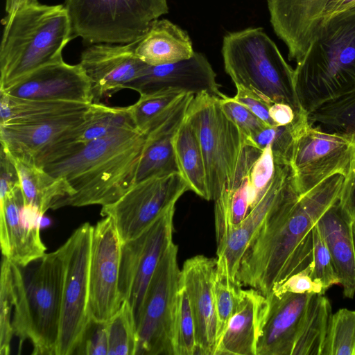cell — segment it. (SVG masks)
Segmentation results:
<instances>
[{
  "label": "cell",
  "instance_id": "obj_3",
  "mask_svg": "<svg viewBox=\"0 0 355 355\" xmlns=\"http://www.w3.org/2000/svg\"><path fill=\"white\" fill-rule=\"evenodd\" d=\"M294 70L297 98L309 115L355 92V7L323 21Z\"/></svg>",
  "mask_w": 355,
  "mask_h": 355
},
{
  "label": "cell",
  "instance_id": "obj_31",
  "mask_svg": "<svg viewBox=\"0 0 355 355\" xmlns=\"http://www.w3.org/2000/svg\"><path fill=\"white\" fill-rule=\"evenodd\" d=\"M331 306L322 294H313L300 325L292 355H322L331 318Z\"/></svg>",
  "mask_w": 355,
  "mask_h": 355
},
{
  "label": "cell",
  "instance_id": "obj_28",
  "mask_svg": "<svg viewBox=\"0 0 355 355\" xmlns=\"http://www.w3.org/2000/svg\"><path fill=\"white\" fill-rule=\"evenodd\" d=\"M9 158L17 174L24 202L37 207L42 215L70 195L62 178L52 176L33 162Z\"/></svg>",
  "mask_w": 355,
  "mask_h": 355
},
{
  "label": "cell",
  "instance_id": "obj_15",
  "mask_svg": "<svg viewBox=\"0 0 355 355\" xmlns=\"http://www.w3.org/2000/svg\"><path fill=\"white\" fill-rule=\"evenodd\" d=\"M121 241L113 219L105 216L93 226L90 261V318L107 322L119 309V291Z\"/></svg>",
  "mask_w": 355,
  "mask_h": 355
},
{
  "label": "cell",
  "instance_id": "obj_35",
  "mask_svg": "<svg viewBox=\"0 0 355 355\" xmlns=\"http://www.w3.org/2000/svg\"><path fill=\"white\" fill-rule=\"evenodd\" d=\"M241 287L238 281L232 280L225 271L216 268L214 291L217 320V345L237 308Z\"/></svg>",
  "mask_w": 355,
  "mask_h": 355
},
{
  "label": "cell",
  "instance_id": "obj_30",
  "mask_svg": "<svg viewBox=\"0 0 355 355\" xmlns=\"http://www.w3.org/2000/svg\"><path fill=\"white\" fill-rule=\"evenodd\" d=\"M0 125L28 123L80 112L90 104L60 101H39L0 92Z\"/></svg>",
  "mask_w": 355,
  "mask_h": 355
},
{
  "label": "cell",
  "instance_id": "obj_38",
  "mask_svg": "<svg viewBox=\"0 0 355 355\" xmlns=\"http://www.w3.org/2000/svg\"><path fill=\"white\" fill-rule=\"evenodd\" d=\"M11 262L3 257L0 280V354L8 355L14 336L12 327L13 312Z\"/></svg>",
  "mask_w": 355,
  "mask_h": 355
},
{
  "label": "cell",
  "instance_id": "obj_43",
  "mask_svg": "<svg viewBox=\"0 0 355 355\" xmlns=\"http://www.w3.org/2000/svg\"><path fill=\"white\" fill-rule=\"evenodd\" d=\"M107 322L90 318L73 354L107 355Z\"/></svg>",
  "mask_w": 355,
  "mask_h": 355
},
{
  "label": "cell",
  "instance_id": "obj_46",
  "mask_svg": "<svg viewBox=\"0 0 355 355\" xmlns=\"http://www.w3.org/2000/svg\"><path fill=\"white\" fill-rule=\"evenodd\" d=\"M339 204L347 216L355 221V169L346 178Z\"/></svg>",
  "mask_w": 355,
  "mask_h": 355
},
{
  "label": "cell",
  "instance_id": "obj_29",
  "mask_svg": "<svg viewBox=\"0 0 355 355\" xmlns=\"http://www.w3.org/2000/svg\"><path fill=\"white\" fill-rule=\"evenodd\" d=\"M178 171L190 191L209 200L204 157L196 134L186 116L173 139Z\"/></svg>",
  "mask_w": 355,
  "mask_h": 355
},
{
  "label": "cell",
  "instance_id": "obj_16",
  "mask_svg": "<svg viewBox=\"0 0 355 355\" xmlns=\"http://www.w3.org/2000/svg\"><path fill=\"white\" fill-rule=\"evenodd\" d=\"M40 210L24 202L19 185L0 195V243L3 257L26 266L42 258L46 248L40 236Z\"/></svg>",
  "mask_w": 355,
  "mask_h": 355
},
{
  "label": "cell",
  "instance_id": "obj_44",
  "mask_svg": "<svg viewBox=\"0 0 355 355\" xmlns=\"http://www.w3.org/2000/svg\"><path fill=\"white\" fill-rule=\"evenodd\" d=\"M311 270L312 264L311 263L304 270L292 275L284 281L275 284L272 287L270 293L277 296L286 293L324 295L326 291L320 282L313 279Z\"/></svg>",
  "mask_w": 355,
  "mask_h": 355
},
{
  "label": "cell",
  "instance_id": "obj_42",
  "mask_svg": "<svg viewBox=\"0 0 355 355\" xmlns=\"http://www.w3.org/2000/svg\"><path fill=\"white\" fill-rule=\"evenodd\" d=\"M275 171V158L268 145L263 150L250 172V187L257 203L268 190Z\"/></svg>",
  "mask_w": 355,
  "mask_h": 355
},
{
  "label": "cell",
  "instance_id": "obj_17",
  "mask_svg": "<svg viewBox=\"0 0 355 355\" xmlns=\"http://www.w3.org/2000/svg\"><path fill=\"white\" fill-rule=\"evenodd\" d=\"M0 92L31 100L94 102L92 83L80 63L64 60L40 67Z\"/></svg>",
  "mask_w": 355,
  "mask_h": 355
},
{
  "label": "cell",
  "instance_id": "obj_22",
  "mask_svg": "<svg viewBox=\"0 0 355 355\" xmlns=\"http://www.w3.org/2000/svg\"><path fill=\"white\" fill-rule=\"evenodd\" d=\"M183 94L148 126L146 139L137 170L135 184L147 178L178 172L173 139L184 121L194 97Z\"/></svg>",
  "mask_w": 355,
  "mask_h": 355
},
{
  "label": "cell",
  "instance_id": "obj_2",
  "mask_svg": "<svg viewBox=\"0 0 355 355\" xmlns=\"http://www.w3.org/2000/svg\"><path fill=\"white\" fill-rule=\"evenodd\" d=\"M146 139L137 128H123L88 142L42 168L60 178L70 195L53 209L64 206H103L119 199L134 184Z\"/></svg>",
  "mask_w": 355,
  "mask_h": 355
},
{
  "label": "cell",
  "instance_id": "obj_18",
  "mask_svg": "<svg viewBox=\"0 0 355 355\" xmlns=\"http://www.w3.org/2000/svg\"><path fill=\"white\" fill-rule=\"evenodd\" d=\"M138 40L94 44L82 52L80 64L92 83L94 103L125 89L148 65L136 55Z\"/></svg>",
  "mask_w": 355,
  "mask_h": 355
},
{
  "label": "cell",
  "instance_id": "obj_49",
  "mask_svg": "<svg viewBox=\"0 0 355 355\" xmlns=\"http://www.w3.org/2000/svg\"><path fill=\"white\" fill-rule=\"evenodd\" d=\"M38 4H40L38 0H6L5 10L8 15L20 9Z\"/></svg>",
  "mask_w": 355,
  "mask_h": 355
},
{
  "label": "cell",
  "instance_id": "obj_50",
  "mask_svg": "<svg viewBox=\"0 0 355 355\" xmlns=\"http://www.w3.org/2000/svg\"><path fill=\"white\" fill-rule=\"evenodd\" d=\"M352 234H353V240H354V244L355 248V221H353L352 223Z\"/></svg>",
  "mask_w": 355,
  "mask_h": 355
},
{
  "label": "cell",
  "instance_id": "obj_24",
  "mask_svg": "<svg viewBox=\"0 0 355 355\" xmlns=\"http://www.w3.org/2000/svg\"><path fill=\"white\" fill-rule=\"evenodd\" d=\"M314 293L267 295L268 309L257 355H292L297 336Z\"/></svg>",
  "mask_w": 355,
  "mask_h": 355
},
{
  "label": "cell",
  "instance_id": "obj_48",
  "mask_svg": "<svg viewBox=\"0 0 355 355\" xmlns=\"http://www.w3.org/2000/svg\"><path fill=\"white\" fill-rule=\"evenodd\" d=\"M354 7L355 0H329L322 15V23L331 16Z\"/></svg>",
  "mask_w": 355,
  "mask_h": 355
},
{
  "label": "cell",
  "instance_id": "obj_12",
  "mask_svg": "<svg viewBox=\"0 0 355 355\" xmlns=\"http://www.w3.org/2000/svg\"><path fill=\"white\" fill-rule=\"evenodd\" d=\"M89 109L40 121L0 125L1 150L10 158L43 167L75 147Z\"/></svg>",
  "mask_w": 355,
  "mask_h": 355
},
{
  "label": "cell",
  "instance_id": "obj_27",
  "mask_svg": "<svg viewBox=\"0 0 355 355\" xmlns=\"http://www.w3.org/2000/svg\"><path fill=\"white\" fill-rule=\"evenodd\" d=\"M194 52L188 33L166 19L153 21L135 49L137 56L150 66L189 59Z\"/></svg>",
  "mask_w": 355,
  "mask_h": 355
},
{
  "label": "cell",
  "instance_id": "obj_25",
  "mask_svg": "<svg viewBox=\"0 0 355 355\" xmlns=\"http://www.w3.org/2000/svg\"><path fill=\"white\" fill-rule=\"evenodd\" d=\"M268 309L266 295L256 289H242L237 308L220 340L215 355H257Z\"/></svg>",
  "mask_w": 355,
  "mask_h": 355
},
{
  "label": "cell",
  "instance_id": "obj_36",
  "mask_svg": "<svg viewBox=\"0 0 355 355\" xmlns=\"http://www.w3.org/2000/svg\"><path fill=\"white\" fill-rule=\"evenodd\" d=\"M174 351L175 355H195L196 352L193 317L181 277L174 324Z\"/></svg>",
  "mask_w": 355,
  "mask_h": 355
},
{
  "label": "cell",
  "instance_id": "obj_20",
  "mask_svg": "<svg viewBox=\"0 0 355 355\" xmlns=\"http://www.w3.org/2000/svg\"><path fill=\"white\" fill-rule=\"evenodd\" d=\"M140 95L173 90L194 95L207 92L219 98L225 94L220 90L216 74L207 58L194 52L189 59L177 62L147 65L140 76L128 83Z\"/></svg>",
  "mask_w": 355,
  "mask_h": 355
},
{
  "label": "cell",
  "instance_id": "obj_21",
  "mask_svg": "<svg viewBox=\"0 0 355 355\" xmlns=\"http://www.w3.org/2000/svg\"><path fill=\"white\" fill-rule=\"evenodd\" d=\"M275 162V171L268 190L241 223L217 245L216 266L224 270L234 281H237L236 276L241 258L254 234L293 185L290 164Z\"/></svg>",
  "mask_w": 355,
  "mask_h": 355
},
{
  "label": "cell",
  "instance_id": "obj_33",
  "mask_svg": "<svg viewBox=\"0 0 355 355\" xmlns=\"http://www.w3.org/2000/svg\"><path fill=\"white\" fill-rule=\"evenodd\" d=\"M107 355H135L137 331L132 313L123 301L118 311L107 321Z\"/></svg>",
  "mask_w": 355,
  "mask_h": 355
},
{
  "label": "cell",
  "instance_id": "obj_14",
  "mask_svg": "<svg viewBox=\"0 0 355 355\" xmlns=\"http://www.w3.org/2000/svg\"><path fill=\"white\" fill-rule=\"evenodd\" d=\"M187 191L189 187L178 172L149 178L103 206L101 215L113 219L123 243L140 234Z\"/></svg>",
  "mask_w": 355,
  "mask_h": 355
},
{
  "label": "cell",
  "instance_id": "obj_5",
  "mask_svg": "<svg viewBox=\"0 0 355 355\" xmlns=\"http://www.w3.org/2000/svg\"><path fill=\"white\" fill-rule=\"evenodd\" d=\"M0 46V91L34 70L62 61V50L72 39L64 5L38 4L6 15Z\"/></svg>",
  "mask_w": 355,
  "mask_h": 355
},
{
  "label": "cell",
  "instance_id": "obj_4",
  "mask_svg": "<svg viewBox=\"0 0 355 355\" xmlns=\"http://www.w3.org/2000/svg\"><path fill=\"white\" fill-rule=\"evenodd\" d=\"M11 275L12 327L19 339V350L28 340L33 345L32 354L55 355L64 276L60 248L26 266L11 262Z\"/></svg>",
  "mask_w": 355,
  "mask_h": 355
},
{
  "label": "cell",
  "instance_id": "obj_40",
  "mask_svg": "<svg viewBox=\"0 0 355 355\" xmlns=\"http://www.w3.org/2000/svg\"><path fill=\"white\" fill-rule=\"evenodd\" d=\"M311 276L320 282L327 291L333 285L340 284L333 260L318 223L313 230Z\"/></svg>",
  "mask_w": 355,
  "mask_h": 355
},
{
  "label": "cell",
  "instance_id": "obj_37",
  "mask_svg": "<svg viewBox=\"0 0 355 355\" xmlns=\"http://www.w3.org/2000/svg\"><path fill=\"white\" fill-rule=\"evenodd\" d=\"M183 94L167 90L140 95L139 100L129 106L135 127L144 133L150 124Z\"/></svg>",
  "mask_w": 355,
  "mask_h": 355
},
{
  "label": "cell",
  "instance_id": "obj_19",
  "mask_svg": "<svg viewBox=\"0 0 355 355\" xmlns=\"http://www.w3.org/2000/svg\"><path fill=\"white\" fill-rule=\"evenodd\" d=\"M216 259L196 255L181 269V281L189 297L195 326L196 354L215 355L217 320L214 284Z\"/></svg>",
  "mask_w": 355,
  "mask_h": 355
},
{
  "label": "cell",
  "instance_id": "obj_47",
  "mask_svg": "<svg viewBox=\"0 0 355 355\" xmlns=\"http://www.w3.org/2000/svg\"><path fill=\"white\" fill-rule=\"evenodd\" d=\"M269 114L277 125H286L291 123L295 117L293 109L284 103H272L269 108Z\"/></svg>",
  "mask_w": 355,
  "mask_h": 355
},
{
  "label": "cell",
  "instance_id": "obj_6",
  "mask_svg": "<svg viewBox=\"0 0 355 355\" xmlns=\"http://www.w3.org/2000/svg\"><path fill=\"white\" fill-rule=\"evenodd\" d=\"M224 69L234 85L271 103L289 105L295 114L304 111L295 89V70L261 28L226 34L223 40Z\"/></svg>",
  "mask_w": 355,
  "mask_h": 355
},
{
  "label": "cell",
  "instance_id": "obj_10",
  "mask_svg": "<svg viewBox=\"0 0 355 355\" xmlns=\"http://www.w3.org/2000/svg\"><path fill=\"white\" fill-rule=\"evenodd\" d=\"M173 242L148 285L137 326L135 355H175L174 324L181 270Z\"/></svg>",
  "mask_w": 355,
  "mask_h": 355
},
{
  "label": "cell",
  "instance_id": "obj_7",
  "mask_svg": "<svg viewBox=\"0 0 355 355\" xmlns=\"http://www.w3.org/2000/svg\"><path fill=\"white\" fill-rule=\"evenodd\" d=\"M186 118L198 139L204 157L209 200L235 189L248 174L241 167L249 145H254L224 113L219 98L194 96Z\"/></svg>",
  "mask_w": 355,
  "mask_h": 355
},
{
  "label": "cell",
  "instance_id": "obj_26",
  "mask_svg": "<svg viewBox=\"0 0 355 355\" xmlns=\"http://www.w3.org/2000/svg\"><path fill=\"white\" fill-rule=\"evenodd\" d=\"M352 223L340 207L339 200L331 206L317 223L331 254L343 294L348 298H352L355 294Z\"/></svg>",
  "mask_w": 355,
  "mask_h": 355
},
{
  "label": "cell",
  "instance_id": "obj_11",
  "mask_svg": "<svg viewBox=\"0 0 355 355\" xmlns=\"http://www.w3.org/2000/svg\"><path fill=\"white\" fill-rule=\"evenodd\" d=\"M93 226H79L60 247L64 264L60 334L55 355H71L80 340L89 312V261Z\"/></svg>",
  "mask_w": 355,
  "mask_h": 355
},
{
  "label": "cell",
  "instance_id": "obj_13",
  "mask_svg": "<svg viewBox=\"0 0 355 355\" xmlns=\"http://www.w3.org/2000/svg\"><path fill=\"white\" fill-rule=\"evenodd\" d=\"M175 205L161 214L137 236L121 243L119 291L130 307L135 324L139 320L146 291L157 265L173 241Z\"/></svg>",
  "mask_w": 355,
  "mask_h": 355
},
{
  "label": "cell",
  "instance_id": "obj_1",
  "mask_svg": "<svg viewBox=\"0 0 355 355\" xmlns=\"http://www.w3.org/2000/svg\"><path fill=\"white\" fill-rule=\"evenodd\" d=\"M345 177L334 175L303 195L294 185L274 207L249 243L236 276L241 286L268 295L272 287L312 261V230L340 198Z\"/></svg>",
  "mask_w": 355,
  "mask_h": 355
},
{
  "label": "cell",
  "instance_id": "obj_41",
  "mask_svg": "<svg viewBox=\"0 0 355 355\" xmlns=\"http://www.w3.org/2000/svg\"><path fill=\"white\" fill-rule=\"evenodd\" d=\"M219 103L226 116L237 125L243 135L253 144L254 137L265 128L269 127L247 107L236 101L233 97L225 95L219 98Z\"/></svg>",
  "mask_w": 355,
  "mask_h": 355
},
{
  "label": "cell",
  "instance_id": "obj_8",
  "mask_svg": "<svg viewBox=\"0 0 355 355\" xmlns=\"http://www.w3.org/2000/svg\"><path fill=\"white\" fill-rule=\"evenodd\" d=\"M73 37L88 44H126L168 12L167 0H65Z\"/></svg>",
  "mask_w": 355,
  "mask_h": 355
},
{
  "label": "cell",
  "instance_id": "obj_39",
  "mask_svg": "<svg viewBox=\"0 0 355 355\" xmlns=\"http://www.w3.org/2000/svg\"><path fill=\"white\" fill-rule=\"evenodd\" d=\"M296 126V116L286 125L266 127L257 134L252 141L259 149L270 145L275 161L290 164Z\"/></svg>",
  "mask_w": 355,
  "mask_h": 355
},
{
  "label": "cell",
  "instance_id": "obj_45",
  "mask_svg": "<svg viewBox=\"0 0 355 355\" xmlns=\"http://www.w3.org/2000/svg\"><path fill=\"white\" fill-rule=\"evenodd\" d=\"M235 87L236 94L233 98L236 101L247 107L268 126L277 125L269 114V108L272 103L241 85H235Z\"/></svg>",
  "mask_w": 355,
  "mask_h": 355
},
{
  "label": "cell",
  "instance_id": "obj_32",
  "mask_svg": "<svg viewBox=\"0 0 355 355\" xmlns=\"http://www.w3.org/2000/svg\"><path fill=\"white\" fill-rule=\"evenodd\" d=\"M131 128L136 127L129 106L110 107L94 102L90 105L84 128L78 140L88 142L120 129Z\"/></svg>",
  "mask_w": 355,
  "mask_h": 355
},
{
  "label": "cell",
  "instance_id": "obj_9",
  "mask_svg": "<svg viewBox=\"0 0 355 355\" xmlns=\"http://www.w3.org/2000/svg\"><path fill=\"white\" fill-rule=\"evenodd\" d=\"M295 116L290 165L297 193L303 195L336 174L347 178L355 169V132L314 127L304 111Z\"/></svg>",
  "mask_w": 355,
  "mask_h": 355
},
{
  "label": "cell",
  "instance_id": "obj_23",
  "mask_svg": "<svg viewBox=\"0 0 355 355\" xmlns=\"http://www.w3.org/2000/svg\"><path fill=\"white\" fill-rule=\"evenodd\" d=\"M270 22L285 43L290 60L298 62L322 24L329 0H266Z\"/></svg>",
  "mask_w": 355,
  "mask_h": 355
},
{
  "label": "cell",
  "instance_id": "obj_34",
  "mask_svg": "<svg viewBox=\"0 0 355 355\" xmlns=\"http://www.w3.org/2000/svg\"><path fill=\"white\" fill-rule=\"evenodd\" d=\"M322 355H355V311L340 309L331 318Z\"/></svg>",
  "mask_w": 355,
  "mask_h": 355
}]
</instances>
